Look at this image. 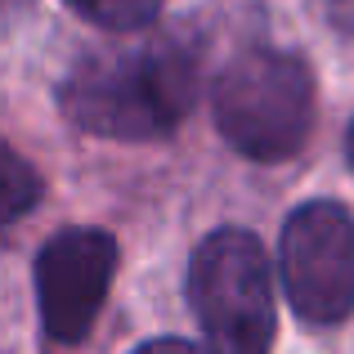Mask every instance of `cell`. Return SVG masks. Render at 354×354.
I'll return each mask as SVG.
<instances>
[{
  "label": "cell",
  "instance_id": "cell-1",
  "mask_svg": "<svg viewBox=\"0 0 354 354\" xmlns=\"http://www.w3.org/2000/svg\"><path fill=\"white\" fill-rule=\"evenodd\" d=\"M198 95V68L180 41H130L95 50L63 81V113L104 139H162Z\"/></svg>",
  "mask_w": 354,
  "mask_h": 354
},
{
  "label": "cell",
  "instance_id": "cell-2",
  "mask_svg": "<svg viewBox=\"0 0 354 354\" xmlns=\"http://www.w3.org/2000/svg\"><path fill=\"white\" fill-rule=\"evenodd\" d=\"M216 126L238 153L283 162L310 139L314 81L283 50H247L216 81Z\"/></svg>",
  "mask_w": 354,
  "mask_h": 354
},
{
  "label": "cell",
  "instance_id": "cell-3",
  "mask_svg": "<svg viewBox=\"0 0 354 354\" xmlns=\"http://www.w3.org/2000/svg\"><path fill=\"white\" fill-rule=\"evenodd\" d=\"M189 301L211 354H269L274 346V278L251 234L220 229L189 265Z\"/></svg>",
  "mask_w": 354,
  "mask_h": 354
},
{
  "label": "cell",
  "instance_id": "cell-4",
  "mask_svg": "<svg viewBox=\"0 0 354 354\" xmlns=\"http://www.w3.org/2000/svg\"><path fill=\"white\" fill-rule=\"evenodd\" d=\"M278 274L305 323H341L354 310V220L337 202H310L283 229Z\"/></svg>",
  "mask_w": 354,
  "mask_h": 354
},
{
  "label": "cell",
  "instance_id": "cell-5",
  "mask_svg": "<svg viewBox=\"0 0 354 354\" xmlns=\"http://www.w3.org/2000/svg\"><path fill=\"white\" fill-rule=\"evenodd\" d=\"M117 247L99 229H68L50 238L36 260V296H41V323L54 341H81L104 310L113 287Z\"/></svg>",
  "mask_w": 354,
  "mask_h": 354
},
{
  "label": "cell",
  "instance_id": "cell-6",
  "mask_svg": "<svg viewBox=\"0 0 354 354\" xmlns=\"http://www.w3.org/2000/svg\"><path fill=\"white\" fill-rule=\"evenodd\" d=\"M36 198H41L36 171L0 139V225H14L23 211L36 207Z\"/></svg>",
  "mask_w": 354,
  "mask_h": 354
},
{
  "label": "cell",
  "instance_id": "cell-7",
  "mask_svg": "<svg viewBox=\"0 0 354 354\" xmlns=\"http://www.w3.org/2000/svg\"><path fill=\"white\" fill-rule=\"evenodd\" d=\"M81 18L108 27V32H135V27L153 23L162 0H68Z\"/></svg>",
  "mask_w": 354,
  "mask_h": 354
},
{
  "label": "cell",
  "instance_id": "cell-8",
  "mask_svg": "<svg viewBox=\"0 0 354 354\" xmlns=\"http://www.w3.org/2000/svg\"><path fill=\"white\" fill-rule=\"evenodd\" d=\"M323 9H328V18L341 27V32L354 36V0H323Z\"/></svg>",
  "mask_w": 354,
  "mask_h": 354
},
{
  "label": "cell",
  "instance_id": "cell-9",
  "mask_svg": "<svg viewBox=\"0 0 354 354\" xmlns=\"http://www.w3.org/2000/svg\"><path fill=\"white\" fill-rule=\"evenodd\" d=\"M27 5H32V0H0V36H5L9 27L27 14Z\"/></svg>",
  "mask_w": 354,
  "mask_h": 354
},
{
  "label": "cell",
  "instance_id": "cell-10",
  "mask_svg": "<svg viewBox=\"0 0 354 354\" xmlns=\"http://www.w3.org/2000/svg\"><path fill=\"white\" fill-rule=\"evenodd\" d=\"M135 354H202L198 346H189V341H153V346H144V350H135Z\"/></svg>",
  "mask_w": 354,
  "mask_h": 354
},
{
  "label": "cell",
  "instance_id": "cell-11",
  "mask_svg": "<svg viewBox=\"0 0 354 354\" xmlns=\"http://www.w3.org/2000/svg\"><path fill=\"white\" fill-rule=\"evenodd\" d=\"M350 162H354V130H350Z\"/></svg>",
  "mask_w": 354,
  "mask_h": 354
}]
</instances>
